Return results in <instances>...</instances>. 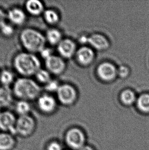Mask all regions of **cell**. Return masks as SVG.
<instances>
[{
    "label": "cell",
    "instance_id": "cell-1",
    "mask_svg": "<svg viewBox=\"0 0 149 150\" xmlns=\"http://www.w3.org/2000/svg\"><path fill=\"white\" fill-rule=\"evenodd\" d=\"M12 65L14 70L21 77L34 76L41 68V61L37 54L25 51L18 53L14 55Z\"/></svg>",
    "mask_w": 149,
    "mask_h": 150
},
{
    "label": "cell",
    "instance_id": "cell-2",
    "mask_svg": "<svg viewBox=\"0 0 149 150\" xmlns=\"http://www.w3.org/2000/svg\"><path fill=\"white\" fill-rule=\"evenodd\" d=\"M12 89L15 98L30 101L37 99L42 93V88L31 77H20L16 79Z\"/></svg>",
    "mask_w": 149,
    "mask_h": 150
},
{
    "label": "cell",
    "instance_id": "cell-3",
    "mask_svg": "<svg viewBox=\"0 0 149 150\" xmlns=\"http://www.w3.org/2000/svg\"><path fill=\"white\" fill-rule=\"evenodd\" d=\"M19 40L25 51L34 54L39 53L47 43L44 34L31 27L22 29L19 35Z\"/></svg>",
    "mask_w": 149,
    "mask_h": 150
},
{
    "label": "cell",
    "instance_id": "cell-4",
    "mask_svg": "<svg viewBox=\"0 0 149 150\" xmlns=\"http://www.w3.org/2000/svg\"><path fill=\"white\" fill-rule=\"evenodd\" d=\"M36 127L35 120L30 114L18 116L15 126L16 135L28 137L34 132Z\"/></svg>",
    "mask_w": 149,
    "mask_h": 150
},
{
    "label": "cell",
    "instance_id": "cell-5",
    "mask_svg": "<svg viewBox=\"0 0 149 150\" xmlns=\"http://www.w3.org/2000/svg\"><path fill=\"white\" fill-rule=\"evenodd\" d=\"M36 100L37 109L42 113L50 115L56 110L57 100L51 94L42 93Z\"/></svg>",
    "mask_w": 149,
    "mask_h": 150
},
{
    "label": "cell",
    "instance_id": "cell-6",
    "mask_svg": "<svg viewBox=\"0 0 149 150\" xmlns=\"http://www.w3.org/2000/svg\"><path fill=\"white\" fill-rule=\"evenodd\" d=\"M16 120L17 118L12 112L8 110L2 111L0 114V130L2 132L15 135Z\"/></svg>",
    "mask_w": 149,
    "mask_h": 150
},
{
    "label": "cell",
    "instance_id": "cell-7",
    "mask_svg": "<svg viewBox=\"0 0 149 150\" xmlns=\"http://www.w3.org/2000/svg\"><path fill=\"white\" fill-rule=\"evenodd\" d=\"M57 100L64 105H69L76 98V91L73 86L68 84L60 85L56 92Z\"/></svg>",
    "mask_w": 149,
    "mask_h": 150
},
{
    "label": "cell",
    "instance_id": "cell-8",
    "mask_svg": "<svg viewBox=\"0 0 149 150\" xmlns=\"http://www.w3.org/2000/svg\"><path fill=\"white\" fill-rule=\"evenodd\" d=\"M7 20L14 26H21L25 24L27 20V13L24 9L20 7H13L6 12Z\"/></svg>",
    "mask_w": 149,
    "mask_h": 150
},
{
    "label": "cell",
    "instance_id": "cell-9",
    "mask_svg": "<svg viewBox=\"0 0 149 150\" xmlns=\"http://www.w3.org/2000/svg\"><path fill=\"white\" fill-rule=\"evenodd\" d=\"M65 142L68 146L74 150L80 149L84 143V135L78 129L73 128L69 130L65 135Z\"/></svg>",
    "mask_w": 149,
    "mask_h": 150
},
{
    "label": "cell",
    "instance_id": "cell-10",
    "mask_svg": "<svg viewBox=\"0 0 149 150\" xmlns=\"http://www.w3.org/2000/svg\"><path fill=\"white\" fill-rule=\"evenodd\" d=\"M45 68L52 75H58L64 72L66 65L63 58L57 55L52 57L44 61Z\"/></svg>",
    "mask_w": 149,
    "mask_h": 150
},
{
    "label": "cell",
    "instance_id": "cell-11",
    "mask_svg": "<svg viewBox=\"0 0 149 150\" xmlns=\"http://www.w3.org/2000/svg\"><path fill=\"white\" fill-rule=\"evenodd\" d=\"M59 55L63 59H69L73 57L76 51V45L70 39H63L57 46Z\"/></svg>",
    "mask_w": 149,
    "mask_h": 150
},
{
    "label": "cell",
    "instance_id": "cell-12",
    "mask_svg": "<svg viewBox=\"0 0 149 150\" xmlns=\"http://www.w3.org/2000/svg\"><path fill=\"white\" fill-rule=\"evenodd\" d=\"M24 9L27 14L37 17L42 16L46 9L42 1L39 0H28L25 3Z\"/></svg>",
    "mask_w": 149,
    "mask_h": 150
},
{
    "label": "cell",
    "instance_id": "cell-13",
    "mask_svg": "<svg viewBox=\"0 0 149 150\" xmlns=\"http://www.w3.org/2000/svg\"><path fill=\"white\" fill-rule=\"evenodd\" d=\"M97 72L101 79L108 81L115 78L117 71L115 66L111 63H103L99 65Z\"/></svg>",
    "mask_w": 149,
    "mask_h": 150
},
{
    "label": "cell",
    "instance_id": "cell-14",
    "mask_svg": "<svg viewBox=\"0 0 149 150\" xmlns=\"http://www.w3.org/2000/svg\"><path fill=\"white\" fill-rule=\"evenodd\" d=\"M14 97L12 88L0 86V108H6L11 105Z\"/></svg>",
    "mask_w": 149,
    "mask_h": 150
},
{
    "label": "cell",
    "instance_id": "cell-15",
    "mask_svg": "<svg viewBox=\"0 0 149 150\" xmlns=\"http://www.w3.org/2000/svg\"><path fill=\"white\" fill-rule=\"evenodd\" d=\"M46 43L51 46H57L63 40V35L58 29L54 27L50 28L46 31L44 34Z\"/></svg>",
    "mask_w": 149,
    "mask_h": 150
},
{
    "label": "cell",
    "instance_id": "cell-16",
    "mask_svg": "<svg viewBox=\"0 0 149 150\" xmlns=\"http://www.w3.org/2000/svg\"><path fill=\"white\" fill-rule=\"evenodd\" d=\"M16 145L14 135L6 133H0V150H12Z\"/></svg>",
    "mask_w": 149,
    "mask_h": 150
},
{
    "label": "cell",
    "instance_id": "cell-17",
    "mask_svg": "<svg viewBox=\"0 0 149 150\" xmlns=\"http://www.w3.org/2000/svg\"><path fill=\"white\" fill-rule=\"evenodd\" d=\"M42 16L45 23L51 27H53L57 24L60 21V16L58 12L53 8L46 9Z\"/></svg>",
    "mask_w": 149,
    "mask_h": 150
},
{
    "label": "cell",
    "instance_id": "cell-18",
    "mask_svg": "<svg viewBox=\"0 0 149 150\" xmlns=\"http://www.w3.org/2000/svg\"><path fill=\"white\" fill-rule=\"evenodd\" d=\"M89 42L93 47L98 50H103L108 47L109 43L105 37L102 35L96 34L87 39Z\"/></svg>",
    "mask_w": 149,
    "mask_h": 150
},
{
    "label": "cell",
    "instance_id": "cell-19",
    "mask_svg": "<svg viewBox=\"0 0 149 150\" xmlns=\"http://www.w3.org/2000/svg\"><path fill=\"white\" fill-rule=\"evenodd\" d=\"M78 61L83 65H87L93 61L94 57L93 52L91 49L84 47L81 48L77 52Z\"/></svg>",
    "mask_w": 149,
    "mask_h": 150
},
{
    "label": "cell",
    "instance_id": "cell-20",
    "mask_svg": "<svg viewBox=\"0 0 149 150\" xmlns=\"http://www.w3.org/2000/svg\"><path fill=\"white\" fill-rule=\"evenodd\" d=\"M15 80L14 72L10 69H3L0 71L1 86L10 87L11 86H13L14 84Z\"/></svg>",
    "mask_w": 149,
    "mask_h": 150
},
{
    "label": "cell",
    "instance_id": "cell-21",
    "mask_svg": "<svg viewBox=\"0 0 149 150\" xmlns=\"http://www.w3.org/2000/svg\"><path fill=\"white\" fill-rule=\"evenodd\" d=\"M14 109L16 113L18 114V116L30 114L31 110L30 101L18 100L15 104Z\"/></svg>",
    "mask_w": 149,
    "mask_h": 150
},
{
    "label": "cell",
    "instance_id": "cell-22",
    "mask_svg": "<svg viewBox=\"0 0 149 150\" xmlns=\"http://www.w3.org/2000/svg\"><path fill=\"white\" fill-rule=\"evenodd\" d=\"M51 75L52 74L46 68H41L37 72L34 77H35V80L40 85H42L44 86L52 79Z\"/></svg>",
    "mask_w": 149,
    "mask_h": 150
},
{
    "label": "cell",
    "instance_id": "cell-23",
    "mask_svg": "<svg viewBox=\"0 0 149 150\" xmlns=\"http://www.w3.org/2000/svg\"><path fill=\"white\" fill-rule=\"evenodd\" d=\"M137 104L141 111L149 112V94H145L140 96L137 100Z\"/></svg>",
    "mask_w": 149,
    "mask_h": 150
},
{
    "label": "cell",
    "instance_id": "cell-24",
    "mask_svg": "<svg viewBox=\"0 0 149 150\" xmlns=\"http://www.w3.org/2000/svg\"><path fill=\"white\" fill-rule=\"evenodd\" d=\"M60 85L59 84V81L55 79H52L48 83L43 86L42 89L44 90L46 93L51 94L56 93L58 90L59 88Z\"/></svg>",
    "mask_w": 149,
    "mask_h": 150
},
{
    "label": "cell",
    "instance_id": "cell-25",
    "mask_svg": "<svg viewBox=\"0 0 149 150\" xmlns=\"http://www.w3.org/2000/svg\"><path fill=\"white\" fill-rule=\"evenodd\" d=\"M1 34L6 38H9L12 37L15 33V28L13 25L10 24L8 22H6L1 28H0Z\"/></svg>",
    "mask_w": 149,
    "mask_h": 150
},
{
    "label": "cell",
    "instance_id": "cell-26",
    "mask_svg": "<svg viewBox=\"0 0 149 150\" xmlns=\"http://www.w3.org/2000/svg\"><path fill=\"white\" fill-rule=\"evenodd\" d=\"M121 98L123 103L126 105H131L135 101L136 97L133 91L130 90H126L121 94Z\"/></svg>",
    "mask_w": 149,
    "mask_h": 150
},
{
    "label": "cell",
    "instance_id": "cell-27",
    "mask_svg": "<svg viewBox=\"0 0 149 150\" xmlns=\"http://www.w3.org/2000/svg\"><path fill=\"white\" fill-rule=\"evenodd\" d=\"M40 57L44 61L52 57L53 54V51L50 47L46 46L43 49L39 52Z\"/></svg>",
    "mask_w": 149,
    "mask_h": 150
},
{
    "label": "cell",
    "instance_id": "cell-28",
    "mask_svg": "<svg viewBox=\"0 0 149 150\" xmlns=\"http://www.w3.org/2000/svg\"><path fill=\"white\" fill-rule=\"evenodd\" d=\"M46 150H63V148L60 143L56 141H52L46 146Z\"/></svg>",
    "mask_w": 149,
    "mask_h": 150
},
{
    "label": "cell",
    "instance_id": "cell-29",
    "mask_svg": "<svg viewBox=\"0 0 149 150\" xmlns=\"http://www.w3.org/2000/svg\"><path fill=\"white\" fill-rule=\"evenodd\" d=\"M7 14L2 8H0V28L7 22Z\"/></svg>",
    "mask_w": 149,
    "mask_h": 150
},
{
    "label": "cell",
    "instance_id": "cell-30",
    "mask_svg": "<svg viewBox=\"0 0 149 150\" xmlns=\"http://www.w3.org/2000/svg\"><path fill=\"white\" fill-rule=\"evenodd\" d=\"M129 73V70L127 67L121 66L118 70V73L122 77H126Z\"/></svg>",
    "mask_w": 149,
    "mask_h": 150
},
{
    "label": "cell",
    "instance_id": "cell-31",
    "mask_svg": "<svg viewBox=\"0 0 149 150\" xmlns=\"http://www.w3.org/2000/svg\"><path fill=\"white\" fill-rule=\"evenodd\" d=\"M80 150H93V149L88 146H83Z\"/></svg>",
    "mask_w": 149,
    "mask_h": 150
},
{
    "label": "cell",
    "instance_id": "cell-32",
    "mask_svg": "<svg viewBox=\"0 0 149 150\" xmlns=\"http://www.w3.org/2000/svg\"><path fill=\"white\" fill-rule=\"evenodd\" d=\"M1 112H2V111H1V108H0V114L1 113Z\"/></svg>",
    "mask_w": 149,
    "mask_h": 150
}]
</instances>
